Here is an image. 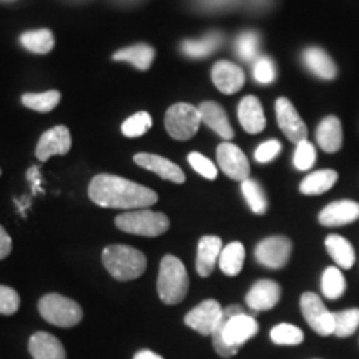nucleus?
Instances as JSON below:
<instances>
[{"mask_svg":"<svg viewBox=\"0 0 359 359\" xmlns=\"http://www.w3.org/2000/svg\"><path fill=\"white\" fill-rule=\"evenodd\" d=\"M156 288H158L161 302L170 306L185 299L188 288H190V280H188L185 264L173 255H167L161 259Z\"/></svg>","mask_w":359,"mask_h":359,"instance_id":"obj_4","label":"nucleus"},{"mask_svg":"<svg viewBox=\"0 0 359 359\" xmlns=\"http://www.w3.org/2000/svg\"><path fill=\"white\" fill-rule=\"evenodd\" d=\"M223 243L222 238L206 235L198 241V251H196V271L200 276H210L215 266L219 262Z\"/></svg>","mask_w":359,"mask_h":359,"instance_id":"obj_22","label":"nucleus"},{"mask_svg":"<svg viewBox=\"0 0 359 359\" xmlns=\"http://www.w3.org/2000/svg\"><path fill=\"white\" fill-rule=\"evenodd\" d=\"M275 110L278 125H280L281 132L285 133V137L288 138L290 142L298 145L299 142L306 140L308 127L306 123L303 122V118L299 116L298 110H296V107L291 103V100L285 97L278 98L275 103Z\"/></svg>","mask_w":359,"mask_h":359,"instance_id":"obj_10","label":"nucleus"},{"mask_svg":"<svg viewBox=\"0 0 359 359\" xmlns=\"http://www.w3.org/2000/svg\"><path fill=\"white\" fill-rule=\"evenodd\" d=\"M151 116L147 111H138L127 118L122 125V133L128 138H137L145 135L151 128Z\"/></svg>","mask_w":359,"mask_h":359,"instance_id":"obj_36","label":"nucleus"},{"mask_svg":"<svg viewBox=\"0 0 359 359\" xmlns=\"http://www.w3.org/2000/svg\"><path fill=\"white\" fill-rule=\"evenodd\" d=\"M217 160L222 172L231 180L245 182L250 177V161L243 154V150L236 147L235 143L223 142L217 148Z\"/></svg>","mask_w":359,"mask_h":359,"instance_id":"obj_12","label":"nucleus"},{"mask_svg":"<svg viewBox=\"0 0 359 359\" xmlns=\"http://www.w3.org/2000/svg\"><path fill=\"white\" fill-rule=\"evenodd\" d=\"M253 79L262 85H269L276 80L275 62L269 57H258L253 65Z\"/></svg>","mask_w":359,"mask_h":359,"instance_id":"obj_38","label":"nucleus"},{"mask_svg":"<svg viewBox=\"0 0 359 359\" xmlns=\"http://www.w3.org/2000/svg\"><path fill=\"white\" fill-rule=\"evenodd\" d=\"M29 353L34 359H67L62 341L45 331H37L30 336Z\"/></svg>","mask_w":359,"mask_h":359,"instance_id":"obj_23","label":"nucleus"},{"mask_svg":"<svg viewBox=\"0 0 359 359\" xmlns=\"http://www.w3.org/2000/svg\"><path fill=\"white\" fill-rule=\"evenodd\" d=\"M338 178L339 175L334 170H318V172L309 173L308 177L303 178L299 191L308 196L323 195V193L330 191L336 185Z\"/></svg>","mask_w":359,"mask_h":359,"instance_id":"obj_24","label":"nucleus"},{"mask_svg":"<svg viewBox=\"0 0 359 359\" xmlns=\"http://www.w3.org/2000/svg\"><path fill=\"white\" fill-rule=\"evenodd\" d=\"M222 318V304H219L217 299H205V302H201L198 306L187 313L185 325L188 327H191V330L198 331L200 334L208 336L213 334V331L218 327Z\"/></svg>","mask_w":359,"mask_h":359,"instance_id":"obj_11","label":"nucleus"},{"mask_svg":"<svg viewBox=\"0 0 359 359\" xmlns=\"http://www.w3.org/2000/svg\"><path fill=\"white\" fill-rule=\"evenodd\" d=\"M200 125V111L190 103H175L165 115V127L175 140H190L198 132Z\"/></svg>","mask_w":359,"mask_h":359,"instance_id":"obj_7","label":"nucleus"},{"mask_svg":"<svg viewBox=\"0 0 359 359\" xmlns=\"http://www.w3.org/2000/svg\"><path fill=\"white\" fill-rule=\"evenodd\" d=\"M72 147V137L69 128L58 125L45 132L40 137L35 155L40 161H47L53 155H67Z\"/></svg>","mask_w":359,"mask_h":359,"instance_id":"obj_13","label":"nucleus"},{"mask_svg":"<svg viewBox=\"0 0 359 359\" xmlns=\"http://www.w3.org/2000/svg\"><path fill=\"white\" fill-rule=\"evenodd\" d=\"M316 163V148L311 142L303 140L296 145L294 156H293V165L299 172H308L309 168H313V165Z\"/></svg>","mask_w":359,"mask_h":359,"instance_id":"obj_37","label":"nucleus"},{"mask_svg":"<svg viewBox=\"0 0 359 359\" xmlns=\"http://www.w3.org/2000/svg\"><path fill=\"white\" fill-rule=\"evenodd\" d=\"M39 313L45 321L58 327H74L83 318V311L77 302L57 293L40 298Z\"/></svg>","mask_w":359,"mask_h":359,"instance_id":"obj_6","label":"nucleus"},{"mask_svg":"<svg viewBox=\"0 0 359 359\" xmlns=\"http://www.w3.org/2000/svg\"><path fill=\"white\" fill-rule=\"evenodd\" d=\"M133 160L138 167L150 170V172L158 175L160 178L168 180V182L173 183L185 182V173H183V170L180 168L177 163H173L172 160L163 158V156L154 154H137L133 156Z\"/></svg>","mask_w":359,"mask_h":359,"instance_id":"obj_17","label":"nucleus"},{"mask_svg":"<svg viewBox=\"0 0 359 359\" xmlns=\"http://www.w3.org/2000/svg\"><path fill=\"white\" fill-rule=\"evenodd\" d=\"M20 306V296L13 288L0 285V314H15Z\"/></svg>","mask_w":359,"mask_h":359,"instance_id":"obj_40","label":"nucleus"},{"mask_svg":"<svg viewBox=\"0 0 359 359\" xmlns=\"http://www.w3.org/2000/svg\"><path fill=\"white\" fill-rule=\"evenodd\" d=\"M245 263V246L240 241H233V243L223 246L222 255H219V269L226 276L240 275L243 269Z\"/></svg>","mask_w":359,"mask_h":359,"instance_id":"obj_28","label":"nucleus"},{"mask_svg":"<svg viewBox=\"0 0 359 359\" xmlns=\"http://www.w3.org/2000/svg\"><path fill=\"white\" fill-rule=\"evenodd\" d=\"M293 245L286 236H269L259 241L255 250V258L263 266L280 269L288 263Z\"/></svg>","mask_w":359,"mask_h":359,"instance_id":"obj_9","label":"nucleus"},{"mask_svg":"<svg viewBox=\"0 0 359 359\" xmlns=\"http://www.w3.org/2000/svg\"><path fill=\"white\" fill-rule=\"evenodd\" d=\"M188 163L191 165V168L195 170L196 173H200L201 177L206 180H215L218 177L217 165H215L210 158H206V156L198 154V151H191V154L188 155Z\"/></svg>","mask_w":359,"mask_h":359,"instance_id":"obj_39","label":"nucleus"},{"mask_svg":"<svg viewBox=\"0 0 359 359\" xmlns=\"http://www.w3.org/2000/svg\"><path fill=\"white\" fill-rule=\"evenodd\" d=\"M20 43L24 45L29 52L39 53V55H45V53L52 52L55 40H53V34L47 29L40 30H30L20 35Z\"/></svg>","mask_w":359,"mask_h":359,"instance_id":"obj_29","label":"nucleus"},{"mask_svg":"<svg viewBox=\"0 0 359 359\" xmlns=\"http://www.w3.org/2000/svg\"><path fill=\"white\" fill-rule=\"evenodd\" d=\"M88 196L103 208H148L158 201L150 188L115 175H98L88 187Z\"/></svg>","mask_w":359,"mask_h":359,"instance_id":"obj_1","label":"nucleus"},{"mask_svg":"<svg viewBox=\"0 0 359 359\" xmlns=\"http://www.w3.org/2000/svg\"><path fill=\"white\" fill-rule=\"evenodd\" d=\"M201 123H205L206 127L212 128L215 133L219 135L223 140H231L235 137L230 120H228L226 111L223 110L222 105H218L217 102H203L198 107Z\"/></svg>","mask_w":359,"mask_h":359,"instance_id":"obj_19","label":"nucleus"},{"mask_svg":"<svg viewBox=\"0 0 359 359\" xmlns=\"http://www.w3.org/2000/svg\"><path fill=\"white\" fill-rule=\"evenodd\" d=\"M271 341L280 346H296V344H302L304 339L303 331L298 326L288 325V323H281V325L275 326L271 330Z\"/></svg>","mask_w":359,"mask_h":359,"instance_id":"obj_35","label":"nucleus"},{"mask_svg":"<svg viewBox=\"0 0 359 359\" xmlns=\"http://www.w3.org/2000/svg\"><path fill=\"white\" fill-rule=\"evenodd\" d=\"M212 80L222 93L233 95L245 85V72L240 65L228 60H219L212 69Z\"/></svg>","mask_w":359,"mask_h":359,"instance_id":"obj_14","label":"nucleus"},{"mask_svg":"<svg viewBox=\"0 0 359 359\" xmlns=\"http://www.w3.org/2000/svg\"><path fill=\"white\" fill-rule=\"evenodd\" d=\"M320 223L323 226H344L359 219V203L353 200H338L321 210Z\"/></svg>","mask_w":359,"mask_h":359,"instance_id":"obj_15","label":"nucleus"},{"mask_svg":"<svg viewBox=\"0 0 359 359\" xmlns=\"http://www.w3.org/2000/svg\"><path fill=\"white\" fill-rule=\"evenodd\" d=\"M103 266L118 281L140 278L147 269V257L137 248L127 245H110L102 253Z\"/></svg>","mask_w":359,"mask_h":359,"instance_id":"obj_3","label":"nucleus"},{"mask_svg":"<svg viewBox=\"0 0 359 359\" xmlns=\"http://www.w3.org/2000/svg\"><path fill=\"white\" fill-rule=\"evenodd\" d=\"M60 102V92L57 90H48V92L42 93H25L22 97V103L29 109L35 111H40V114H48L52 111Z\"/></svg>","mask_w":359,"mask_h":359,"instance_id":"obj_32","label":"nucleus"},{"mask_svg":"<svg viewBox=\"0 0 359 359\" xmlns=\"http://www.w3.org/2000/svg\"><path fill=\"white\" fill-rule=\"evenodd\" d=\"M0 175H2V170H0Z\"/></svg>","mask_w":359,"mask_h":359,"instance_id":"obj_44","label":"nucleus"},{"mask_svg":"<svg viewBox=\"0 0 359 359\" xmlns=\"http://www.w3.org/2000/svg\"><path fill=\"white\" fill-rule=\"evenodd\" d=\"M281 298V286L271 280H259L246 293V304L255 311L275 308Z\"/></svg>","mask_w":359,"mask_h":359,"instance_id":"obj_16","label":"nucleus"},{"mask_svg":"<svg viewBox=\"0 0 359 359\" xmlns=\"http://www.w3.org/2000/svg\"><path fill=\"white\" fill-rule=\"evenodd\" d=\"M334 318V334L338 338H348L354 334L359 326V308L344 309V311L333 313Z\"/></svg>","mask_w":359,"mask_h":359,"instance_id":"obj_34","label":"nucleus"},{"mask_svg":"<svg viewBox=\"0 0 359 359\" xmlns=\"http://www.w3.org/2000/svg\"><path fill=\"white\" fill-rule=\"evenodd\" d=\"M316 142L323 151L336 154L343 147V125L336 115H327L316 127Z\"/></svg>","mask_w":359,"mask_h":359,"instance_id":"obj_21","label":"nucleus"},{"mask_svg":"<svg viewBox=\"0 0 359 359\" xmlns=\"http://www.w3.org/2000/svg\"><path fill=\"white\" fill-rule=\"evenodd\" d=\"M12 251V238L8 236V233L4 230V226L0 224V259L7 258Z\"/></svg>","mask_w":359,"mask_h":359,"instance_id":"obj_42","label":"nucleus"},{"mask_svg":"<svg viewBox=\"0 0 359 359\" xmlns=\"http://www.w3.org/2000/svg\"><path fill=\"white\" fill-rule=\"evenodd\" d=\"M223 43V34L212 32L206 34L205 37L195 40H185L182 43V52L190 58H205L217 52L219 45Z\"/></svg>","mask_w":359,"mask_h":359,"instance_id":"obj_25","label":"nucleus"},{"mask_svg":"<svg viewBox=\"0 0 359 359\" xmlns=\"http://www.w3.org/2000/svg\"><path fill=\"white\" fill-rule=\"evenodd\" d=\"M281 154V143L278 140H266L257 148L255 151V160L258 163H269Z\"/></svg>","mask_w":359,"mask_h":359,"instance_id":"obj_41","label":"nucleus"},{"mask_svg":"<svg viewBox=\"0 0 359 359\" xmlns=\"http://www.w3.org/2000/svg\"><path fill=\"white\" fill-rule=\"evenodd\" d=\"M327 255L334 259V263L338 264V268L349 269L353 268L354 259H356V255H354L353 245L349 243L346 238L339 235H330L325 241Z\"/></svg>","mask_w":359,"mask_h":359,"instance_id":"obj_26","label":"nucleus"},{"mask_svg":"<svg viewBox=\"0 0 359 359\" xmlns=\"http://www.w3.org/2000/svg\"><path fill=\"white\" fill-rule=\"evenodd\" d=\"M303 65L311 72L314 77L323 80H334L338 77V67L334 60L321 47H308L302 53Z\"/></svg>","mask_w":359,"mask_h":359,"instance_id":"obj_18","label":"nucleus"},{"mask_svg":"<svg viewBox=\"0 0 359 359\" xmlns=\"http://www.w3.org/2000/svg\"><path fill=\"white\" fill-rule=\"evenodd\" d=\"M259 42H262V39H259V35L257 32H253V30L240 34L235 42L236 55L245 62L257 60L259 52Z\"/></svg>","mask_w":359,"mask_h":359,"instance_id":"obj_33","label":"nucleus"},{"mask_svg":"<svg viewBox=\"0 0 359 359\" xmlns=\"http://www.w3.org/2000/svg\"><path fill=\"white\" fill-rule=\"evenodd\" d=\"M321 291L327 299H339L346 291V278L339 268L330 266L321 276Z\"/></svg>","mask_w":359,"mask_h":359,"instance_id":"obj_30","label":"nucleus"},{"mask_svg":"<svg viewBox=\"0 0 359 359\" xmlns=\"http://www.w3.org/2000/svg\"><path fill=\"white\" fill-rule=\"evenodd\" d=\"M258 323L238 304L223 309V318L213 331V348L218 356L233 358L246 341L258 333Z\"/></svg>","mask_w":359,"mask_h":359,"instance_id":"obj_2","label":"nucleus"},{"mask_svg":"<svg viewBox=\"0 0 359 359\" xmlns=\"http://www.w3.org/2000/svg\"><path fill=\"white\" fill-rule=\"evenodd\" d=\"M133 359H163V358H161L160 354L150 351V349H143V351H138L135 354Z\"/></svg>","mask_w":359,"mask_h":359,"instance_id":"obj_43","label":"nucleus"},{"mask_svg":"<svg viewBox=\"0 0 359 359\" xmlns=\"http://www.w3.org/2000/svg\"><path fill=\"white\" fill-rule=\"evenodd\" d=\"M238 120L241 127L248 133H262L266 127V116H264L262 102L257 97L248 95L238 105Z\"/></svg>","mask_w":359,"mask_h":359,"instance_id":"obj_20","label":"nucleus"},{"mask_svg":"<svg viewBox=\"0 0 359 359\" xmlns=\"http://www.w3.org/2000/svg\"><path fill=\"white\" fill-rule=\"evenodd\" d=\"M155 50L154 47L147 43H138L132 45V47L122 48L120 52H116L114 55V60L118 62H128L133 67H137L138 70H148L154 64Z\"/></svg>","mask_w":359,"mask_h":359,"instance_id":"obj_27","label":"nucleus"},{"mask_svg":"<svg viewBox=\"0 0 359 359\" xmlns=\"http://www.w3.org/2000/svg\"><path fill=\"white\" fill-rule=\"evenodd\" d=\"M302 313L309 327L320 336L334 334V318L333 313L327 311L325 303L316 293H304L299 299Z\"/></svg>","mask_w":359,"mask_h":359,"instance_id":"obj_8","label":"nucleus"},{"mask_svg":"<svg viewBox=\"0 0 359 359\" xmlns=\"http://www.w3.org/2000/svg\"><path fill=\"white\" fill-rule=\"evenodd\" d=\"M115 224L118 230L130 233V235L155 238L168 231L170 219L167 215L143 208L118 215L115 219Z\"/></svg>","mask_w":359,"mask_h":359,"instance_id":"obj_5","label":"nucleus"},{"mask_svg":"<svg viewBox=\"0 0 359 359\" xmlns=\"http://www.w3.org/2000/svg\"><path fill=\"white\" fill-rule=\"evenodd\" d=\"M241 193H243L246 203H248L250 210L257 215H264L268 210V200L264 195L263 188L259 187L257 180L246 178L245 182H241Z\"/></svg>","mask_w":359,"mask_h":359,"instance_id":"obj_31","label":"nucleus"}]
</instances>
